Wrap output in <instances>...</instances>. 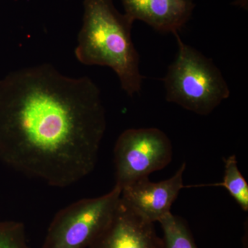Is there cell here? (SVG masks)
I'll return each instance as SVG.
<instances>
[{"instance_id":"1","label":"cell","mask_w":248,"mask_h":248,"mask_svg":"<svg viewBox=\"0 0 248 248\" xmlns=\"http://www.w3.org/2000/svg\"><path fill=\"white\" fill-rule=\"evenodd\" d=\"M107 129L97 84L48 63L0 80V160L49 186L79 182L97 164Z\"/></svg>"},{"instance_id":"9","label":"cell","mask_w":248,"mask_h":248,"mask_svg":"<svg viewBox=\"0 0 248 248\" xmlns=\"http://www.w3.org/2000/svg\"><path fill=\"white\" fill-rule=\"evenodd\" d=\"M164 248H198L187 223L170 213L159 220Z\"/></svg>"},{"instance_id":"8","label":"cell","mask_w":248,"mask_h":248,"mask_svg":"<svg viewBox=\"0 0 248 248\" xmlns=\"http://www.w3.org/2000/svg\"><path fill=\"white\" fill-rule=\"evenodd\" d=\"M125 14L162 33H179L192 16L193 0H122Z\"/></svg>"},{"instance_id":"2","label":"cell","mask_w":248,"mask_h":248,"mask_svg":"<svg viewBox=\"0 0 248 248\" xmlns=\"http://www.w3.org/2000/svg\"><path fill=\"white\" fill-rule=\"evenodd\" d=\"M134 21L116 9L113 0H84L83 24L75 50L86 66L110 68L130 97L141 91L140 55L132 40Z\"/></svg>"},{"instance_id":"10","label":"cell","mask_w":248,"mask_h":248,"mask_svg":"<svg viewBox=\"0 0 248 248\" xmlns=\"http://www.w3.org/2000/svg\"><path fill=\"white\" fill-rule=\"evenodd\" d=\"M224 176L220 183L212 186H221L226 188L230 195L245 212L248 211V184L238 167L236 155H233L224 159Z\"/></svg>"},{"instance_id":"7","label":"cell","mask_w":248,"mask_h":248,"mask_svg":"<svg viewBox=\"0 0 248 248\" xmlns=\"http://www.w3.org/2000/svg\"><path fill=\"white\" fill-rule=\"evenodd\" d=\"M89 248H164V245L154 223L140 217L120 200L112 221Z\"/></svg>"},{"instance_id":"6","label":"cell","mask_w":248,"mask_h":248,"mask_svg":"<svg viewBox=\"0 0 248 248\" xmlns=\"http://www.w3.org/2000/svg\"><path fill=\"white\" fill-rule=\"evenodd\" d=\"M186 168L184 163L172 177L162 182H152L148 177L140 179L122 189L121 200L147 221L159 222L171 213L172 204L185 187L183 175Z\"/></svg>"},{"instance_id":"5","label":"cell","mask_w":248,"mask_h":248,"mask_svg":"<svg viewBox=\"0 0 248 248\" xmlns=\"http://www.w3.org/2000/svg\"><path fill=\"white\" fill-rule=\"evenodd\" d=\"M172 143L156 128H131L121 134L114 148L115 186L121 189L164 169L172 161Z\"/></svg>"},{"instance_id":"4","label":"cell","mask_w":248,"mask_h":248,"mask_svg":"<svg viewBox=\"0 0 248 248\" xmlns=\"http://www.w3.org/2000/svg\"><path fill=\"white\" fill-rule=\"evenodd\" d=\"M122 189L94 198L83 199L62 209L49 226L41 248H89L112 221Z\"/></svg>"},{"instance_id":"3","label":"cell","mask_w":248,"mask_h":248,"mask_svg":"<svg viewBox=\"0 0 248 248\" xmlns=\"http://www.w3.org/2000/svg\"><path fill=\"white\" fill-rule=\"evenodd\" d=\"M175 59L163 79L166 99L197 115H208L231 94L221 71L211 59L184 43L174 34Z\"/></svg>"}]
</instances>
